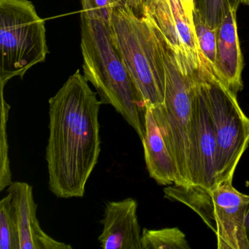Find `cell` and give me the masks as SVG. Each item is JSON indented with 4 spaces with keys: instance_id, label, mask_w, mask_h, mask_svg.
<instances>
[{
    "instance_id": "obj_6",
    "label": "cell",
    "mask_w": 249,
    "mask_h": 249,
    "mask_svg": "<svg viewBox=\"0 0 249 249\" xmlns=\"http://www.w3.org/2000/svg\"><path fill=\"white\" fill-rule=\"evenodd\" d=\"M194 78L205 100L216 141L215 184L232 180L249 145V118L239 106L237 94L208 68L201 66Z\"/></svg>"
},
{
    "instance_id": "obj_9",
    "label": "cell",
    "mask_w": 249,
    "mask_h": 249,
    "mask_svg": "<svg viewBox=\"0 0 249 249\" xmlns=\"http://www.w3.org/2000/svg\"><path fill=\"white\" fill-rule=\"evenodd\" d=\"M192 125L194 155L192 184L211 189L215 186L216 177V141L205 100L195 81Z\"/></svg>"
},
{
    "instance_id": "obj_14",
    "label": "cell",
    "mask_w": 249,
    "mask_h": 249,
    "mask_svg": "<svg viewBox=\"0 0 249 249\" xmlns=\"http://www.w3.org/2000/svg\"><path fill=\"white\" fill-rule=\"evenodd\" d=\"M142 249H189L186 235L178 227L142 231Z\"/></svg>"
},
{
    "instance_id": "obj_22",
    "label": "cell",
    "mask_w": 249,
    "mask_h": 249,
    "mask_svg": "<svg viewBox=\"0 0 249 249\" xmlns=\"http://www.w3.org/2000/svg\"><path fill=\"white\" fill-rule=\"evenodd\" d=\"M241 3L246 5H249V0H241Z\"/></svg>"
},
{
    "instance_id": "obj_19",
    "label": "cell",
    "mask_w": 249,
    "mask_h": 249,
    "mask_svg": "<svg viewBox=\"0 0 249 249\" xmlns=\"http://www.w3.org/2000/svg\"><path fill=\"white\" fill-rule=\"evenodd\" d=\"M126 2V0H81V13L109 24L113 10Z\"/></svg>"
},
{
    "instance_id": "obj_2",
    "label": "cell",
    "mask_w": 249,
    "mask_h": 249,
    "mask_svg": "<svg viewBox=\"0 0 249 249\" xmlns=\"http://www.w3.org/2000/svg\"><path fill=\"white\" fill-rule=\"evenodd\" d=\"M83 71L102 105H110L123 117L142 141L146 110L142 97L115 49L108 26L81 13Z\"/></svg>"
},
{
    "instance_id": "obj_7",
    "label": "cell",
    "mask_w": 249,
    "mask_h": 249,
    "mask_svg": "<svg viewBox=\"0 0 249 249\" xmlns=\"http://www.w3.org/2000/svg\"><path fill=\"white\" fill-rule=\"evenodd\" d=\"M0 83L46 61L49 53L46 24L29 0H0Z\"/></svg>"
},
{
    "instance_id": "obj_1",
    "label": "cell",
    "mask_w": 249,
    "mask_h": 249,
    "mask_svg": "<svg viewBox=\"0 0 249 249\" xmlns=\"http://www.w3.org/2000/svg\"><path fill=\"white\" fill-rule=\"evenodd\" d=\"M79 70L49 100L46 160L51 192L58 198H81L101 151L102 103Z\"/></svg>"
},
{
    "instance_id": "obj_18",
    "label": "cell",
    "mask_w": 249,
    "mask_h": 249,
    "mask_svg": "<svg viewBox=\"0 0 249 249\" xmlns=\"http://www.w3.org/2000/svg\"><path fill=\"white\" fill-rule=\"evenodd\" d=\"M196 10L202 21L213 29H217L231 7L238 8L241 0H194Z\"/></svg>"
},
{
    "instance_id": "obj_15",
    "label": "cell",
    "mask_w": 249,
    "mask_h": 249,
    "mask_svg": "<svg viewBox=\"0 0 249 249\" xmlns=\"http://www.w3.org/2000/svg\"><path fill=\"white\" fill-rule=\"evenodd\" d=\"M194 25L196 40L199 45L202 65L215 75V61L217 53V29L207 25L201 18L199 13L194 10Z\"/></svg>"
},
{
    "instance_id": "obj_11",
    "label": "cell",
    "mask_w": 249,
    "mask_h": 249,
    "mask_svg": "<svg viewBox=\"0 0 249 249\" xmlns=\"http://www.w3.org/2000/svg\"><path fill=\"white\" fill-rule=\"evenodd\" d=\"M12 196L19 236L20 249H72L57 241L41 229L37 218V204L33 187L25 182L14 181L7 189Z\"/></svg>"
},
{
    "instance_id": "obj_17",
    "label": "cell",
    "mask_w": 249,
    "mask_h": 249,
    "mask_svg": "<svg viewBox=\"0 0 249 249\" xmlns=\"http://www.w3.org/2000/svg\"><path fill=\"white\" fill-rule=\"evenodd\" d=\"M1 130H0V192L8 187L12 183V173L10 165L9 154H8V124L11 106L7 103L4 97V87H1Z\"/></svg>"
},
{
    "instance_id": "obj_10",
    "label": "cell",
    "mask_w": 249,
    "mask_h": 249,
    "mask_svg": "<svg viewBox=\"0 0 249 249\" xmlns=\"http://www.w3.org/2000/svg\"><path fill=\"white\" fill-rule=\"evenodd\" d=\"M138 205L133 198L106 203L100 221L103 230L98 237L102 249H142Z\"/></svg>"
},
{
    "instance_id": "obj_4",
    "label": "cell",
    "mask_w": 249,
    "mask_h": 249,
    "mask_svg": "<svg viewBox=\"0 0 249 249\" xmlns=\"http://www.w3.org/2000/svg\"><path fill=\"white\" fill-rule=\"evenodd\" d=\"M160 43L165 72L164 103L149 107L174 159L180 178V184H192L193 169L194 74L182 71L174 52L158 29L151 22Z\"/></svg>"
},
{
    "instance_id": "obj_5",
    "label": "cell",
    "mask_w": 249,
    "mask_h": 249,
    "mask_svg": "<svg viewBox=\"0 0 249 249\" xmlns=\"http://www.w3.org/2000/svg\"><path fill=\"white\" fill-rule=\"evenodd\" d=\"M164 193V197L184 204L202 218L216 235L218 249H249L246 230L249 195L234 189L232 180H223L211 189L170 185Z\"/></svg>"
},
{
    "instance_id": "obj_13",
    "label": "cell",
    "mask_w": 249,
    "mask_h": 249,
    "mask_svg": "<svg viewBox=\"0 0 249 249\" xmlns=\"http://www.w3.org/2000/svg\"><path fill=\"white\" fill-rule=\"evenodd\" d=\"M144 119L145 134L141 142L150 177L161 186L180 184V178L174 159L149 107H147L145 110Z\"/></svg>"
},
{
    "instance_id": "obj_21",
    "label": "cell",
    "mask_w": 249,
    "mask_h": 249,
    "mask_svg": "<svg viewBox=\"0 0 249 249\" xmlns=\"http://www.w3.org/2000/svg\"><path fill=\"white\" fill-rule=\"evenodd\" d=\"M246 235H247L248 241L249 243V207L248 208L247 213L246 217Z\"/></svg>"
},
{
    "instance_id": "obj_20",
    "label": "cell",
    "mask_w": 249,
    "mask_h": 249,
    "mask_svg": "<svg viewBox=\"0 0 249 249\" xmlns=\"http://www.w3.org/2000/svg\"><path fill=\"white\" fill-rule=\"evenodd\" d=\"M183 3H184L185 9H186L188 15L191 18H193V12L195 10L194 0H183Z\"/></svg>"
},
{
    "instance_id": "obj_3",
    "label": "cell",
    "mask_w": 249,
    "mask_h": 249,
    "mask_svg": "<svg viewBox=\"0 0 249 249\" xmlns=\"http://www.w3.org/2000/svg\"><path fill=\"white\" fill-rule=\"evenodd\" d=\"M110 38L147 107L164 103L165 72L160 43L151 21L127 3L113 10Z\"/></svg>"
},
{
    "instance_id": "obj_12",
    "label": "cell",
    "mask_w": 249,
    "mask_h": 249,
    "mask_svg": "<svg viewBox=\"0 0 249 249\" xmlns=\"http://www.w3.org/2000/svg\"><path fill=\"white\" fill-rule=\"evenodd\" d=\"M237 8L231 7L217 28L215 75L227 88L237 93L243 89V58L239 43Z\"/></svg>"
},
{
    "instance_id": "obj_16",
    "label": "cell",
    "mask_w": 249,
    "mask_h": 249,
    "mask_svg": "<svg viewBox=\"0 0 249 249\" xmlns=\"http://www.w3.org/2000/svg\"><path fill=\"white\" fill-rule=\"evenodd\" d=\"M0 249H20L17 217L10 193L0 201Z\"/></svg>"
},
{
    "instance_id": "obj_8",
    "label": "cell",
    "mask_w": 249,
    "mask_h": 249,
    "mask_svg": "<svg viewBox=\"0 0 249 249\" xmlns=\"http://www.w3.org/2000/svg\"><path fill=\"white\" fill-rule=\"evenodd\" d=\"M126 2L157 27L174 52L182 71L194 74L200 68L202 56L194 19L186 13L183 0H126Z\"/></svg>"
}]
</instances>
